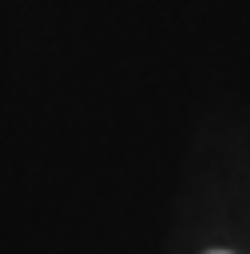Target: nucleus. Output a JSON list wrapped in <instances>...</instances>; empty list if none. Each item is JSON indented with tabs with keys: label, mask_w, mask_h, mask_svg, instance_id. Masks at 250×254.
<instances>
[{
	"label": "nucleus",
	"mask_w": 250,
	"mask_h": 254,
	"mask_svg": "<svg viewBox=\"0 0 250 254\" xmlns=\"http://www.w3.org/2000/svg\"><path fill=\"white\" fill-rule=\"evenodd\" d=\"M206 254H230V250H206Z\"/></svg>",
	"instance_id": "nucleus-1"
}]
</instances>
